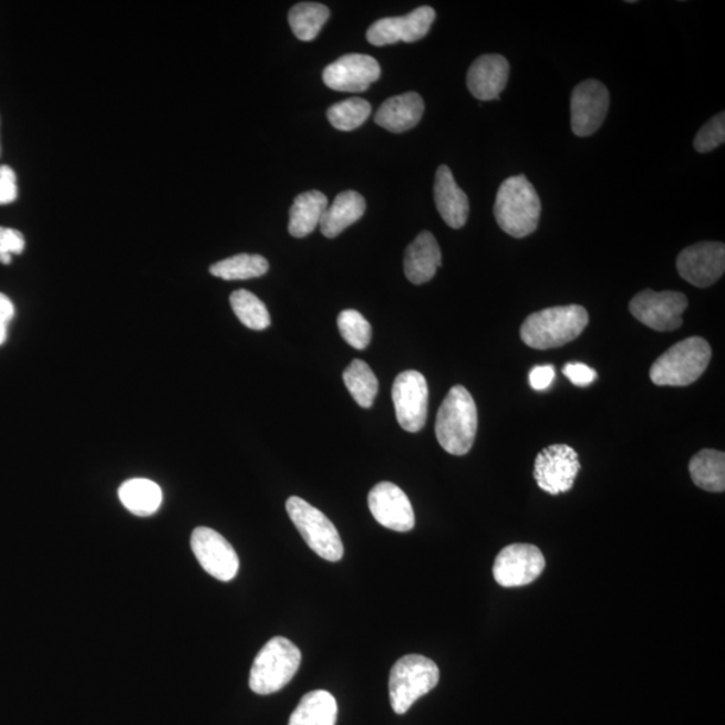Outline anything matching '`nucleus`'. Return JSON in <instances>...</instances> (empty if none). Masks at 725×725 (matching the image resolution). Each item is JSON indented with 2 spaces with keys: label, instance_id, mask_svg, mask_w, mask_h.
I'll return each mask as SVG.
<instances>
[{
  "label": "nucleus",
  "instance_id": "obj_27",
  "mask_svg": "<svg viewBox=\"0 0 725 725\" xmlns=\"http://www.w3.org/2000/svg\"><path fill=\"white\" fill-rule=\"evenodd\" d=\"M330 19V10L320 3L304 2L293 6L288 21L300 41H313Z\"/></svg>",
  "mask_w": 725,
  "mask_h": 725
},
{
  "label": "nucleus",
  "instance_id": "obj_33",
  "mask_svg": "<svg viewBox=\"0 0 725 725\" xmlns=\"http://www.w3.org/2000/svg\"><path fill=\"white\" fill-rule=\"evenodd\" d=\"M725 142V115L718 113L710 120L695 137V149L700 154H708Z\"/></svg>",
  "mask_w": 725,
  "mask_h": 725
},
{
  "label": "nucleus",
  "instance_id": "obj_14",
  "mask_svg": "<svg viewBox=\"0 0 725 725\" xmlns=\"http://www.w3.org/2000/svg\"><path fill=\"white\" fill-rule=\"evenodd\" d=\"M681 277L693 287L708 288L722 279L725 270V246L722 242H698L677 257Z\"/></svg>",
  "mask_w": 725,
  "mask_h": 725
},
{
  "label": "nucleus",
  "instance_id": "obj_31",
  "mask_svg": "<svg viewBox=\"0 0 725 725\" xmlns=\"http://www.w3.org/2000/svg\"><path fill=\"white\" fill-rule=\"evenodd\" d=\"M371 115V104L363 99H349L340 101L328 110L327 116L333 128L339 131H354L365 123Z\"/></svg>",
  "mask_w": 725,
  "mask_h": 725
},
{
  "label": "nucleus",
  "instance_id": "obj_20",
  "mask_svg": "<svg viewBox=\"0 0 725 725\" xmlns=\"http://www.w3.org/2000/svg\"><path fill=\"white\" fill-rule=\"evenodd\" d=\"M424 112L425 103L420 94L407 92L384 101L376 112L375 123L393 134H402L417 127Z\"/></svg>",
  "mask_w": 725,
  "mask_h": 725
},
{
  "label": "nucleus",
  "instance_id": "obj_13",
  "mask_svg": "<svg viewBox=\"0 0 725 725\" xmlns=\"http://www.w3.org/2000/svg\"><path fill=\"white\" fill-rule=\"evenodd\" d=\"M610 94L597 80L580 82L571 96V128L579 137H588L601 128L608 116Z\"/></svg>",
  "mask_w": 725,
  "mask_h": 725
},
{
  "label": "nucleus",
  "instance_id": "obj_1",
  "mask_svg": "<svg viewBox=\"0 0 725 725\" xmlns=\"http://www.w3.org/2000/svg\"><path fill=\"white\" fill-rule=\"evenodd\" d=\"M589 324V313L580 305L552 307L526 319L520 338L535 350H551L576 340Z\"/></svg>",
  "mask_w": 725,
  "mask_h": 725
},
{
  "label": "nucleus",
  "instance_id": "obj_38",
  "mask_svg": "<svg viewBox=\"0 0 725 725\" xmlns=\"http://www.w3.org/2000/svg\"><path fill=\"white\" fill-rule=\"evenodd\" d=\"M15 317V307L8 296L0 293V345L8 339L10 321Z\"/></svg>",
  "mask_w": 725,
  "mask_h": 725
},
{
  "label": "nucleus",
  "instance_id": "obj_16",
  "mask_svg": "<svg viewBox=\"0 0 725 725\" xmlns=\"http://www.w3.org/2000/svg\"><path fill=\"white\" fill-rule=\"evenodd\" d=\"M381 77V66L365 54H346L328 65L323 72L324 84L332 91L359 93L367 91Z\"/></svg>",
  "mask_w": 725,
  "mask_h": 725
},
{
  "label": "nucleus",
  "instance_id": "obj_2",
  "mask_svg": "<svg viewBox=\"0 0 725 725\" xmlns=\"http://www.w3.org/2000/svg\"><path fill=\"white\" fill-rule=\"evenodd\" d=\"M495 218L503 231L514 238L531 236L538 229L541 204L532 183L525 175L510 176L496 195Z\"/></svg>",
  "mask_w": 725,
  "mask_h": 725
},
{
  "label": "nucleus",
  "instance_id": "obj_23",
  "mask_svg": "<svg viewBox=\"0 0 725 725\" xmlns=\"http://www.w3.org/2000/svg\"><path fill=\"white\" fill-rule=\"evenodd\" d=\"M328 209V199L323 193L313 190L296 197L289 211V232L296 238H304L320 225Z\"/></svg>",
  "mask_w": 725,
  "mask_h": 725
},
{
  "label": "nucleus",
  "instance_id": "obj_25",
  "mask_svg": "<svg viewBox=\"0 0 725 725\" xmlns=\"http://www.w3.org/2000/svg\"><path fill=\"white\" fill-rule=\"evenodd\" d=\"M120 501L136 516H151L162 506L163 494L159 485L147 478H132L118 489Z\"/></svg>",
  "mask_w": 725,
  "mask_h": 725
},
{
  "label": "nucleus",
  "instance_id": "obj_18",
  "mask_svg": "<svg viewBox=\"0 0 725 725\" xmlns=\"http://www.w3.org/2000/svg\"><path fill=\"white\" fill-rule=\"evenodd\" d=\"M509 77V64L506 56L485 54L478 56L469 68L466 84L477 100H499L506 90Z\"/></svg>",
  "mask_w": 725,
  "mask_h": 725
},
{
  "label": "nucleus",
  "instance_id": "obj_32",
  "mask_svg": "<svg viewBox=\"0 0 725 725\" xmlns=\"http://www.w3.org/2000/svg\"><path fill=\"white\" fill-rule=\"evenodd\" d=\"M338 327L340 335L349 343L352 349L363 351L367 349L372 330L367 320L361 312L355 309H346L339 314Z\"/></svg>",
  "mask_w": 725,
  "mask_h": 725
},
{
  "label": "nucleus",
  "instance_id": "obj_24",
  "mask_svg": "<svg viewBox=\"0 0 725 725\" xmlns=\"http://www.w3.org/2000/svg\"><path fill=\"white\" fill-rule=\"evenodd\" d=\"M338 703L327 691H313L301 698L288 725H335Z\"/></svg>",
  "mask_w": 725,
  "mask_h": 725
},
{
  "label": "nucleus",
  "instance_id": "obj_29",
  "mask_svg": "<svg viewBox=\"0 0 725 725\" xmlns=\"http://www.w3.org/2000/svg\"><path fill=\"white\" fill-rule=\"evenodd\" d=\"M343 380L359 406L370 408L374 405L380 383L367 363L359 359L352 361L344 371Z\"/></svg>",
  "mask_w": 725,
  "mask_h": 725
},
{
  "label": "nucleus",
  "instance_id": "obj_12",
  "mask_svg": "<svg viewBox=\"0 0 725 725\" xmlns=\"http://www.w3.org/2000/svg\"><path fill=\"white\" fill-rule=\"evenodd\" d=\"M195 558L211 577L230 582L239 570L238 555L222 535L211 528L198 527L191 535Z\"/></svg>",
  "mask_w": 725,
  "mask_h": 725
},
{
  "label": "nucleus",
  "instance_id": "obj_36",
  "mask_svg": "<svg viewBox=\"0 0 725 725\" xmlns=\"http://www.w3.org/2000/svg\"><path fill=\"white\" fill-rule=\"evenodd\" d=\"M563 374L576 384L586 387L597 380V371L583 363H569L565 365Z\"/></svg>",
  "mask_w": 725,
  "mask_h": 725
},
{
  "label": "nucleus",
  "instance_id": "obj_3",
  "mask_svg": "<svg viewBox=\"0 0 725 725\" xmlns=\"http://www.w3.org/2000/svg\"><path fill=\"white\" fill-rule=\"evenodd\" d=\"M477 407L469 391L454 386L441 405L435 421V435L444 450L453 456H465L475 444Z\"/></svg>",
  "mask_w": 725,
  "mask_h": 725
},
{
  "label": "nucleus",
  "instance_id": "obj_17",
  "mask_svg": "<svg viewBox=\"0 0 725 725\" xmlns=\"http://www.w3.org/2000/svg\"><path fill=\"white\" fill-rule=\"evenodd\" d=\"M369 507L381 526L395 532H408L415 526L412 503L398 485L387 481L375 485L369 495Z\"/></svg>",
  "mask_w": 725,
  "mask_h": 725
},
{
  "label": "nucleus",
  "instance_id": "obj_34",
  "mask_svg": "<svg viewBox=\"0 0 725 725\" xmlns=\"http://www.w3.org/2000/svg\"><path fill=\"white\" fill-rule=\"evenodd\" d=\"M27 246L21 231L0 226V262L9 265L14 255H22Z\"/></svg>",
  "mask_w": 725,
  "mask_h": 725
},
{
  "label": "nucleus",
  "instance_id": "obj_8",
  "mask_svg": "<svg viewBox=\"0 0 725 725\" xmlns=\"http://www.w3.org/2000/svg\"><path fill=\"white\" fill-rule=\"evenodd\" d=\"M688 308V299L684 293L654 292L648 289L635 294L630 301V313L640 323L652 328V330L665 332L677 330L683 325V313Z\"/></svg>",
  "mask_w": 725,
  "mask_h": 725
},
{
  "label": "nucleus",
  "instance_id": "obj_5",
  "mask_svg": "<svg viewBox=\"0 0 725 725\" xmlns=\"http://www.w3.org/2000/svg\"><path fill=\"white\" fill-rule=\"evenodd\" d=\"M300 664V649L283 636H275L257 654L250 671V690L262 696L281 691L298 673Z\"/></svg>",
  "mask_w": 725,
  "mask_h": 725
},
{
  "label": "nucleus",
  "instance_id": "obj_28",
  "mask_svg": "<svg viewBox=\"0 0 725 725\" xmlns=\"http://www.w3.org/2000/svg\"><path fill=\"white\" fill-rule=\"evenodd\" d=\"M269 262L260 255H238L214 263L210 273L226 281L257 279L267 273Z\"/></svg>",
  "mask_w": 725,
  "mask_h": 725
},
{
  "label": "nucleus",
  "instance_id": "obj_30",
  "mask_svg": "<svg viewBox=\"0 0 725 725\" xmlns=\"http://www.w3.org/2000/svg\"><path fill=\"white\" fill-rule=\"evenodd\" d=\"M230 304L238 320L249 330L263 331L270 325L267 305L249 290L239 289L231 293Z\"/></svg>",
  "mask_w": 725,
  "mask_h": 725
},
{
  "label": "nucleus",
  "instance_id": "obj_11",
  "mask_svg": "<svg viewBox=\"0 0 725 725\" xmlns=\"http://www.w3.org/2000/svg\"><path fill=\"white\" fill-rule=\"evenodd\" d=\"M546 569L545 555L532 545H510L494 565V577L503 588H521L535 582Z\"/></svg>",
  "mask_w": 725,
  "mask_h": 725
},
{
  "label": "nucleus",
  "instance_id": "obj_22",
  "mask_svg": "<svg viewBox=\"0 0 725 725\" xmlns=\"http://www.w3.org/2000/svg\"><path fill=\"white\" fill-rule=\"evenodd\" d=\"M365 200L356 191L340 193L321 218L320 229L327 238H335L364 216Z\"/></svg>",
  "mask_w": 725,
  "mask_h": 725
},
{
  "label": "nucleus",
  "instance_id": "obj_37",
  "mask_svg": "<svg viewBox=\"0 0 725 725\" xmlns=\"http://www.w3.org/2000/svg\"><path fill=\"white\" fill-rule=\"evenodd\" d=\"M555 380L552 365H538L529 372V384L536 391H545L551 386Z\"/></svg>",
  "mask_w": 725,
  "mask_h": 725
},
{
  "label": "nucleus",
  "instance_id": "obj_35",
  "mask_svg": "<svg viewBox=\"0 0 725 725\" xmlns=\"http://www.w3.org/2000/svg\"><path fill=\"white\" fill-rule=\"evenodd\" d=\"M18 198L17 174L10 166H0V206L10 205Z\"/></svg>",
  "mask_w": 725,
  "mask_h": 725
},
{
  "label": "nucleus",
  "instance_id": "obj_4",
  "mask_svg": "<svg viewBox=\"0 0 725 725\" xmlns=\"http://www.w3.org/2000/svg\"><path fill=\"white\" fill-rule=\"evenodd\" d=\"M711 345L703 338H690L671 346L651 369L655 386L685 387L695 383L708 369Z\"/></svg>",
  "mask_w": 725,
  "mask_h": 725
},
{
  "label": "nucleus",
  "instance_id": "obj_39",
  "mask_svg": "<svg viewBox=\"0 0 725 725\" xmlns=\"http://www.w3.org/2000/svg\"><path fill=\"white\" fill-rule=\"evenodd\" d=\"M0 154H2V147H0Z\"/></svg>",
  "mask_w": 725,
  "mask_h": 725
},
{
  "label": "nucleus",
  "instance_id": "obj_15",
  "mask_svg": "<svg viewBox=\"0 0 725 725\" xmlns=\"http://www.w3.org/2000/svg\"><path fill=\"white\" fill-rule=\"evenodd\" d=\"M435 17L433 8L422 6L405 17L380 19L367 30V40L374 46L417 42L431 31Z\"/></svg>",
  "mask_w": 725,
  "mask_h": 725
},
{
  "label": "nucleus",
  "instance_id": "obj_9",
  "mask_svg": "<svg viewBox=\"0 0 725 725\" xmlns=\"http://www.w3.org/2000/svg\"><path fill=\"white\" fill-rule=\"evenodd\" d=\"M579 470V456L571 446L551 445L536 456L534 476L541 489L557 496L573 487Z\"/></svg>",
  "mask_w": 725,
  "mask_h": 725
},
{
  "label": "nucleus",
  "instance_id": "obj_19",
  "mask_svg": "<svg viewBox=\"0 0 725 725\" xmlns=\"http://www.w3.org/2000/svg\"><path fill=\"white\" fill-rule=\"evenodd\" d=\"M434 199L439 216L452 229H462L469 217V199L459 188L450 168L441 166L435 174Z\"/></svg>",
  "mask_w": 725,
  "mask_h": 725
},
{
  "label": "nucleus",
  "instance_id": "obj_6",
  "mask_svg": "<svg viewBox=\"0 0 725 725\" xmlns=\"http://www.w3.org/2000/svg\"><path fill=\"white\" fill-rule=\"evenodd\" d=\"M438 681L439 670L433 660L420 654L405 655L390 672L391 707L395 714H406L417 700L437 686Z\"/></svg>",
  "mask_w": 725,
  "mask_h": 725
},
{
  "label": "nucleus",
  "instance_id": "obj_10",
  "mask_svg": "<svg viewBox=\"0 0 725 725\" xmlns=\"http://www.w3.org/2000/svg\"><path fill=\"white\" fill-rule=\"evenodd\" d=\"M396 420L403 431L418 433L427 420L428 387L418 371H403L393 384Z\"/></svg>",
  "mask_w": 725,
  "mask_h": 725
},
{
  "label": "nucleus",
  "instance_id": "obj_21",
  "mask_svg": "<svg viewBox=\"0 0 725 725\" xmlns=\"http://www.w3.org/2000/svg\"><path fill=\"white\" fill-rule=\"evenodd\" d=\"M443 263L437 239L431 231L421 235L408 245L405 253V275L410 282L422 286L433 279Z\"/></svg>",
  "mask_w": 725,
  "mask_h": 725
},
{
  "label": "nucleus",
  "instance_id": "obj_7",
  "mask_svg": "<svg viewBox=\"0 0 725 725\" xmlns=\"http://www.w3.org/2000/svg\"><path fill=\"white\" fill-rule=\"evenodd\" d=\"M287 510L290 520L293 521L305 543L320 558L330 560V562H339L343 558L342 538L333 522L321 510L298 496L288 499Z\"/></svg>",
  "mask_w": 725,
  "mask_h": 725
},
{
  "label": "nucleus",
  "instance_id": "obj_26",
  "mask_svg": "<svg viewBox=\"0 0 725 725\" xmlns=\"http://www.w3.org/2000/svg\"><path fill=\"white\" fill-rule=\"evenodd\" d=\"M690 473L696 487L721 494L725 489V454L704 449L691 459Z\"/></svg>",
  "mask_w": 725,
  "mask_h": 725
}]
</instances>
